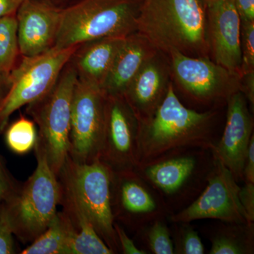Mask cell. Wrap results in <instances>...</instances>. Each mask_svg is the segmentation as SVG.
Returning <instances> with one entry per match:
<instances>
[{"label":"cell","instance_id":"cell-1","mask_svg":"<svg viewBox=\"0 0 254 254\" xmlns=\"http://www.w3.org/2000/svg\"><path fill=\"white\" fill-rule=\"evenodd\" d=\"M216 110L198 112L184 105L173 82L151 118L139 123V164L187 149L212 150L217 142Z\"/></svg>","mask_w":254,"mask_h":254},{"label":"cell","instance_id":"cell-2","mask_svg":"<svg viewBox=\"0 0 254 254\" xmlns=\"http://www.w3.org/2000/svg\"><path fill=\"white\" fill-rule=\"evenodd\" d=\"M136 32L166 55L209 57L206 14L200 0H143Z\"/></svg>","mask_w":254,"mask_h":254},{"label":"cell","instance_id":"cell-3","mask_svg":"<svg viewBox=\"0 0 254 254\" xmlns=\"http://www.w3.org/2000/svg\"><path fill=\"white\" fill-rule=\"evenodd\" d=\"M143 0H80L62 10L54 48L64 49L105 37H127L137 30Z\"/></svg>","mask_w":254,"mask_h":254},{"label":"cell","instance_id":"cell-4","mask_svg":"<svg viewBox=\"0 0 254 254\" xmlns=\"http://www.w3.org/2000/svg\"><path fill=\"white\" fill-rule=\"evenodd\" d=\"M78 78L68 61L53 88L43 98L26 105V113L36 123L41 150L57 177L68 156L71 102Z\"/></svg>","mask_w":254,"mask_h":254},{"label":"cell","instance_id":"cell-5","mask_svg":"<svg viewBox=\"0 0 254 254\" xmlns=\"http://www.w3.org/2000/svg\"><path fill=\"white\" fill-rule=\"evenodd\" d=\"M37 166L9 200L5 201L14 236L23 244H31L41 235L58 213L60 185L44 154L38 149Z\"/></svg>","mask_w":254,"mask_h":254},{"label":"cell","instance_id":"cell-6","mask_svg":"<svg viewBox=\"0 0 254 254\" xmlns=\"http://www.w3.org/2000/svg\"><path fill=\"white\" fill-rule=\"evenodd\" d=\"M78 46L53 48L37 56L22 57L10 74L9 91L0 107V133L15 112L43 98L53 88Z\"/></svg>","mask_w":254,"mask_h":254},{"label":"cell","instance_id":"cell-7","mask_svg":"<svg viewBox=\"0 0 254 254\" xmlns=\"http://www.w3.org/2000/svg\"><path fill=\"white\" fill-rule=\"evenodd\" d=\"M63 168L71 177L95 232L114 254L120 253L112 210V169L100 159L78 163L68 156Z\"/></svg>","mask_w":254,"mask_h":254},{"label":"cell","instance_id":"cell-8","mask_svg":"<svg viewBox=\"0 0 254 254\" xmlns=\"http://www.w3.org/2000/svg\"><path fill=\"white\" fill-rule=\"evenodd\" d=\"M175 80L182 93L200 104L227 103L240 91V76L209 57H190L178 52L167 55Z\"/></svg>","mask_w":254,"mask_h":254},{"label":"cell","instance_id":"cell-9","mask_svg":"<svg viewBox=\"0 0 254 254\" xmlns=\"http://www.w3.org/2000/svg\"><path fill=\"white\" fill-rule=\"evenodd\" d=\"M206 187L189 206L170 214L173 223L215 219L225 223H250L240 200L241 187L231 172L217 159L207 177Z\"/></svg>","mask_w":254,"mask_h":254},{"label":"cell","instance_id":"cell-10","mask_svg":"<svg viewBox=\"0 0 254 254\" xmlns=\"http://www.w3.org/2000/svg\"><path fill=\"white\" fill-rule=\"evenodd\" d=\"M105 95L98 87L77 81L71 102L68 156L78 163L100 158L105 126Z\"/></svg>","mask_w":254,"mask_h":254},{"label":"cell","instance_id":"cell-11","mask_svg":"<svg viewBox=\"0 0 254 254\" xmlns=\"http://www.w3.org/2000/svg\"><path fill=\"white\" fill-rule=\"evenodd\" d=\"M136 169L112 170L111 203L115 222L139 232L169 213L160 195Z\"/></svg>","mask_w":254,"mask_h":254},{"label":"cell","instance_id":"cell-12","mask_svg":"<svg viewBox=\"0 0 254 254\" xmlns=\"http://www.w3.org/2000/svg\"><path fill=\"white\" fill-rule=\"evenodd\" d=\"M139 123L123 95H105L100 160L110 168L133 170L139 164Z\"/></svg>","mask_w":254,"mask_h":254},{"label":"cell","instance_id":"cell-13","mask_svg":"<svg viewBox=\"0 0 254 254\" xmlns=\"http://www.w3.org/2000/svg\"><path fill=\"white\" fill-rule=\"evenodd\" d=\"M210 151L193 148L175 152L138 165L136 170L158 192L165 204L170 201L168 209L169 203L186 195L195 178H199L200 165Z\"/></svg>","mask_w":254,"mask_h":254},{"label":"cell","instance_id":"cell-14","mask_svg":"<svg viewBox=\"0 0 254 254\" xmlns=\"http://www.w3.org/2000/svg\"><path fill=\"white\" fill-rule=\"evenodd\" d=\"M226 103L225 128L211 151L213 158L221 162L239 182L243 180L244 167L254 135V119L242 92L232 95Z\"/></svg>","mask_w":254,"mask_h":254},{"label":"cell","instance_id":"cell-15","mask_svg":"<svg viewBox=\"0 0 254 254\" xmlns=\"http://www.w3.org/2000/svg\"><path fill=\"white\" fill-rule=\"evenodd\" d=\"M62 10L48 0L23 1L16 13L21 56H37L54 48Z\"/></svg>","mask_w":254,"mask_h":254},{"label":"cell","instance_id":"cell-16","mask_svg":"<svg viewBox=\"0 0 254 254\" xmlns=\"http://www.w3.org/2000/svg\"><path fill=\"white\" fill-rule=\"evenodd\" d=\"M207 36L213 61L240 76L241 19L232 0L205 7Z\"/></svg>","mask_w":254,"mask_h":254},{"label":"cell","instance_id":"cell-17","mask_svg":"<svg viewBox=\"0 0 254 254\" xmlns=\"http://www.w3.org/2000/svg\"><path fill=\"white\" fill-rule=\"evenodd\" d=\"M171 70L167 55L158 51L142 66L123 96L138 120L151 118L168 92Z\"/></svg>","mask_w":254,"mask_h":254},{"label":"cell","instance_id":"cell-18","mask_svg":"<svg viewBox=\"0 0 254 254\" xmlns=\"http://www.w3.org/2000/svg\"><path fill=\"white\" fill-rule=\"evenodd\" d=\"M58 177L60 205L74 233L71 254H115L95 232L67 172L63 168Z\"/></svg>","mask_w":254,"mask_h":254},{"label":"cell","instance_id":"cell-19","mask_svg":"<svg viewBox=\"0 0 254 254\" xmlns=\"http://www.w3.org/2000/svg\"><path fill=\"white\" fill-rule=\"evenodd\" d=\"M158 51L138 32L127 36L100 89L105 95H123L142 66Z\"/></svg>","mask_w":254,"mask_h":254},{"label":"cell","instance_id":"cell-20","mask_svg":"<svg viewBox=\"0 0 254 254\" xmlns=\"http://www.w3.org/2000/svg\"><path fill=\"white\" fill-rule=\"evenodd\" d=\"M126 37H105L82 43L70 59L78 81L101 88Z\"/></svg>","mask_w":254,"mask_h":254},{"label":"cell","instance_id":"cell-21","mask_svg":"<svg viewBox=\"0 0 254 254\" xmlns=\"http://www.w3.org/2000/svg\"><path fill=\"white\" fill-rule=\"evenodd\" d=\"M74 233L67 218L58 211L46 231L21 254H71Z\"/></svg>","mask_w":254,"mask_h":254},{"label":"cell","instance_id":"cell-22","mask_svg":"<svg viewBox=\"0 0 254 254\" xmlns=\"http://www.w3.org/2000/svg\"><path fill=\"white\" fill-rule=\"evenodd\" d=\"M213 237L210 254L254 253V224H231Z\"/></svg>","mask_w":254,"mask_h":254},{"label":"cell","instance_id":"cell-23","mask_svg":"<svg viewBox=\"0 0 254 254\" xmlns=\"http://www.w3.org/2000/svg\"><path fill=\"white\" fill-rule=\"evenodd\" d=\"M16 14L0 18V78L9 83L19 56Z\"/></svg>","mask_w":254,"mask_h":254},{"label":"cell","instance_id":"cell-24","mask_svg":"<svg viewBox=\"0 0 254 254\" xmlns=\"http://www.w3.org/2000/svg\"><path fill=\"white\" fill-rule=\"evenodd\" d=\"M4 141L11 152L18 155L34 150L38 141V128L33 120L21 115L5 128Z\"/></svg>","mask_w":254,"mask_h":254},{"label":"cell","instance_id":"cell-25","mask_svg":"<svg viewBox=\"0 0 254 254\" xmlns=\"http://www.w3.org/2000/svg\"><path fill=\"white\" fill-rule=\"evenodd\" d=\"M163 220L164 218L158 219L143 228L145 230V240L151 253L174 254L173 239Z\"/></svg>","mask_w":254,"mask_h":254},{"label":"cell","instance_id":"cell-26","mask_svg":"<svg viewBox=\"0 0 254 254\" xmlns=\"http://www.w3.org/2000/svg\"><path fill=\"white\" fill-rule=\"evenodd\" d=\"M179 224L182 225V227L180 228L179 235L177 234L175 245H174L175 254H204V245L198 232L190 226V223Z\"/></svg>","mask_w":254,"mask_h":254},{"label":"cell","instance_id":"cell-27","mask_svg":"<svg viewBox=\"0 0 254 254\" xmlns=\"http://www.w3.org/2000/svg\"><path fill=\"white\" fill-rule=\"evenodd\" d=\"M241 75L254 71V21H241Z\"/></svg>","mask_w":254,"mask_h":254},{"label":"cell","instance_id":"cell-28","mask_svg":"<svg viewBox=\"0 0 254 254\" xmlns=\"http://www.w3.org/2000/svg\"><path fill=\"white\" fill-rule=\"evenodd\" d=\"M14 234L5 201L0 203V254H16Z\"/></svg>","mask_w":254,"mask_h":254},{"label":"cell","instance_id":"cell-29","mask_svg":"<svg viewBox=\"0 0 254 254\" xmlns=\"http://www.w3.org/2000/svg\"><path fill=\"white\" fill-rule=\"evenodd\" d=\"M21 184L10 173L4 158L0 155V203L14 195Z\"/></svg>","mask_w":254,"mask_h":254},{"label":"cell","instance_id":"cell-30","mask_svg":"<svg viewBox=\"0 0 254 254\" xmlns=\"http://www.w3.org/2000/svg\"><path fill=\"white\" fill-rule=\"evenodd\" d=\"M240 200L250 223L254 221V183L245 182V185L241 187Z\"/></svg>","mask_w":254,"mask_h":254},{"label":"cell","instance_id":"cell-31","mask_svg":"<svg viewBox=\"0 0 254 254\" xmlns=\"http://www.w3.org/2000/svg\"><path fill=\"white\" fill-rule=\"evenodd\" d=\"M115 232H116L117 237L119 245H120V252L124 254H146L145 251L138 248L135 245L133 241L127 235L126 232L124 230L123 227L120 225L118 222H115Z\"/></svg>","mask_w":254,"mask_h":254},{"label":"cell","instance_id":"cell-32","mask_svg":"<svg viewBox=\"0 0 254 254\" xmlns=\"http://www.w3.org/2000/svg\"><path fill=\"white\" fill-rule=\"evenodd\" d=\"M240 91L243 93L254 111V71L244 73L240 76Z\"/></svg>","mask_w":254,"mask_h":254},{"label":"cell","instance_id":"cell-33","mask_svg":"<svg viewBox=\"0 0 254 254\" xmlns=\"http://www.w3.org/2000/svg\"><path fill=\"white\" fill-rule=\"evenodd\" d=\"M242 22L254 21V0H232Z\"/></svg>","mask_w":254,"mask_h":254},{"label":"cell","instance_id":"cell-34","mask_svg":"<svg viewBox=\"0 0 254 254\" xmlns=\"http://www.w3.org/2000/svg\"><path fill=\"white\" fill-rule=\"evenodd\" d=\"M243 180L254 183V136H252L243 170Z\"/></svg>","mask_w":254,"mask_h":254},{"label":"cell","instance_id":"cell-35","mask_svg":"<svg viewBox=\"0 0 254 254\" xmlns=\"http://www.w3.org/2000/svg\"><path fill=\"white\" fill-rule=\"evenodd\" d=\"M24 0H0V18L16 14Z\"/></svg>","mask_w":254,"mask_h":254},{"label":"cell","instance_id":"cell-36","mask_svg":"<svg viewBox=\"0 0 254 254\" xmlns=\"http://www.w3.org/2000/svg\"><path fill=\"white\" fill-rule=\"evenodd\" d=\"M9 88V83L3 80L2 78H0V107L2 104L4 98H6Z\"/></svg>","mask_w":254,"mask_h":254},{"label":"cell","instance_id":"cell-37","mask_svg":"<svg viewBox=\"0 0 254 254\" xmlns=\"http://www.w3.org/2000/svg\"><path fill=\"white\" fill-rule=\"evenodd\" d=\"M203 4L204 5L205 8L210 5L215 4V3L218 2V1H222V0H200Z\"/></svg>","mask_w":254,"mask_h":254}]
</instances>
